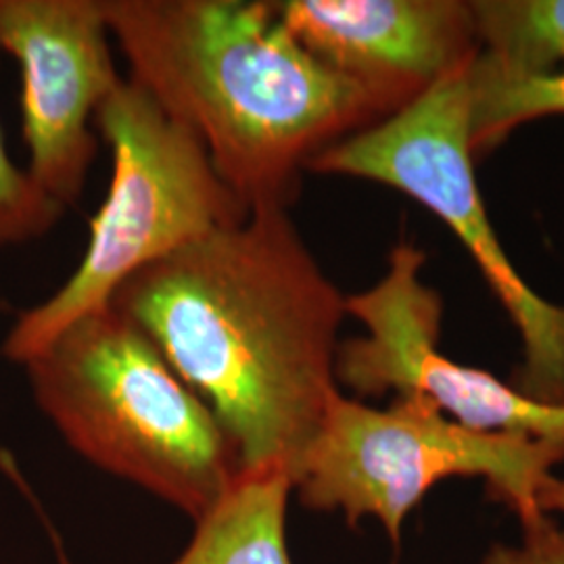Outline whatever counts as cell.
Wrapping results in <instances>:
<instances>
[{"instance_id":"1","label":"cell","mask_w":564,"mask_h":564,"mask_svg":"<svg viewBox=\"0 0 564 564\" xmlns=\"http://www.w3.org/2000/svg\"><path fill=\"white\" fill-rule=\"evenodd\" d=\"M111 305L209 405L242 470L295 477L339 393L347 312L286 207L251 209L144 268Z\"/></svg>"},{"instance_id":"2","label":"cell","mask_w":564,"mask_h":564,"mask_svg":"<svg viewBox=\"0 0 564 564\" xmlns=\"http://www.w3.org/2000/svg\"><path fill=\"white\" fill-rule=\"evenodd\" d=\"M128 80L181 121L249 209L291 207L333 142L383 120L265 0H101Z\"/></svg>"},{"instance_id":"3","label":"cell","mask_w":564,"mask_h":564,"mask_svg":"<svg viewBox=\"0 0 564 564\" xmlns=\"http://www.w3.org/2000/svg\"><path fill=\"white\" fill-rule=\"evenodd\" d=\"M23 368L42 412L80 456L197 523L241 475L209 405L111 303L69 324Z\"/></svg>"},{"instance_id":"4","label":"cell","mask_w":564,"mask_h":564,"mask_svg":"<svg viewBox=\"0 0 564 564\" xmlns=\"http://www.w3.org/2000/svg\"><path fill=\"white\" fill-rule=\"evenodd\" d=\"M113 176L82 262L44 302L23 310L2 343L25 364L69 324L107 307L123 282L205 235L239 224L249 207L209 162L202 141L123 78L97 111Z\"/></svg>"},{"instance_id":"5","label":"cell","mask_w":564,"mask_h":564,"mask_svg":"<svg viewBox=\"0 0 564 564\" xmlns=\"http://www.w3.org/2000/svg\"><path fill=\"white\" fill-rule=\"evenodd\" d=\"M563 460L564 444L470 431L421 395H398L381 410L339 391L303 452L293 487L303 506L343 510L351 527L377 517L400 544L405 514L449 477H484L487 494L514 510L523 529L542 523L547 514L538 491Z\"/></svg>"},{"instance_id":"6","label":"cell","mask_w":564,"mask_h":564,"mask_svg":"<svg viewBox=\"0 0 564 564\" xmlns=\"http://www.w3.org/2000/svg\"><path fill=\"white\" fill-rule=\"evenodd\" d=\"M470 59L395 113L328 144L305 170L398 188L442 218L479 265L523 339L524 362L514 389L529 400L564 405V307L542 300L514 270L487 218L475 178Z\"/></svg>"},{"instance_id":"7","label":"cell","mask_w":564,"mask_h":564,"mask_svg":"<svg viewBox=\"0 0 564 564\" xmlns=\"http://www.w3.org/2000/svg\"><path fill=\"white\" fill-rule=\"evenodd\" d=\"M424 253L400 242L381 281L345 297V312L366 335L339 343L335 379L356 400L421 395L454 423L479 433L524 435L564 444V405L524 398L479 368L454 362L440 351L442 300L421 281Z\"/></svg>"},{"instance_id":"8","label":"cell","mask_w":564,"mask_h":564,"mask_svg":"<svg viewBox=\"0 0 564 564\" xmlns=\"http://www.w3.org/2000/svg\"><path fill=\"white\" fill-rule=\"evenodd\" d=\"M101 0H0V53L21 69L28 174L72 207L97 158L93 121L123 82Z\"/></svg>"},{"instance_id":"9","label":"cell","mask_w":564,"mask_h":564,"mask_svg":"<svg viewBox=\"0 0 564 564\" xmlns=\"http://www.w3.org/2000/svg\"><path fill=\"white\" fill-rule=\"evenodd\" d=\"M307 53L358 84L381 118L477 53L470 7L454 0H279Z\"/></svg>"},{"instance_id":"10","label":"cell","mask_w":564,"mask_h":564,"mask_svg":"<svg viewBox=\"0 0 564 564\" xmlns=\"http://www.w3.org/2000/svg\"><path fill=\"white\" fill-rule=\"evenodd\" d=\"M291 489L284 470H241L174 564H293L284 540Z\"/></svg>"},{"instance_id":"11","label":"cell","mask_w":564,"mask_h":564,"mask_svg":"<svg viewBox=\"0 0 564 564\" xmlns=\"http://www.w3.org/2000/svg\"><path fill=\"white\" fill-rule=\"evenodd\" d=\"M475 39L491 65L545 74L564 65V0H481L470 2Z\"/></svg>"},{"instance_id":"12","label":"cell","mask_w":564,"mask_h":564,"mask_svg":"<svg viewBox=\"0 0 564 564\" xmlns=\"http://www.w3.org/2000/svg\"><path fill=\"white\" fill-rule=\"evenodd\" d=\"M470 151L479 155L505 141L524 121L564 116V69L506 72L477 55L468 63Z\"/></svg>"},{"instance_id":"13","label":"cell","mask_w":564,"mask_h":564,"mask_svg":"<svg viewBox=\"0 0 564 564\" xmlns=\"http://www.w3.org/2000/svg\"><path fill=\"white\" fill-rule=\"evenodd\" d=\"M65 207L53 202L28 170L11 160L0 134V247H18L48 235Z\"/></svg>"},{"instance_id":"14","label":"cell","mask_w":564,"mask_h":564,"mask_svg":"<svg viewBox=\"0 0 564 564\" xmlns=\"http://www.w3.org/2000/svg\"><path fill=\"white\" fill-rule=\"evenodd\" d=\"M484 564H564V527L545 517L524 529L521 547L496 545Z\"/></svg>"},{"instance_id":"15","label":"cell","mask_w":564,"mask_h":564,"mask_svg":"<svg viewBox=\"0 0 564 564\" xmlns=\"http://www.w3.org/2000/svg\"><path fill=\"white\" fill-rule=\"evenodd\" d=\"M538 506L544 514L547 512L564 514V479H556L554 475H550L538 491Z\"/></svg>"}]
</instances>
